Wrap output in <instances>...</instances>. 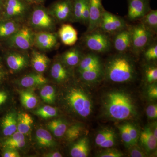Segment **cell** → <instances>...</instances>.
<instances>
[{"label": "cell", "mask_w": 157, "mask_h": 157, "mask_svg": "<svg viewBox=\"0 0 157 157\" xmlns=\"http://www.w3.org/2000/svg\"><path fill=\"white\" fill-rule=\"evenodd\" d=\"M104 104L106 113L113 119L128 120L136 114L133 99L124 92L113 91L108 93L104 98Z\"/></svg>", "instance_id": "6da1fadb"}, {"label": "cell", "mask_w": 157, "mask_h": 157, "mask_svg": "<svg viewBox=\"0 0 157 157\" xmlns=\"http://www.w3.org/2000/svg\"><path fill=\"white\" fill-rule=\"evenodd\" d=\"M104 74L113 82H128L134 79L136 75L135 62L128 55L119 53L107 61Z\"/></svg>", "instance_id": "7a4b0ae2"}, {"label": "cell", "mask_w": 157, "mask_h": 157, "mask_svg": "<svg viewBox=\"0 0 157 157\" xmlns=\"http://www.w3.org/2000/svg\"><path fill=\"white\" fill-rule=\"evenodd\" d=\"M66 101L71 109L82 117L89 116L92 111V101L89 95L81 89L71 88L66 97Z\"/></svg>", "instance_id": "3957f363"}, {"label": "cell", "mask_w": 157, "mask_h": 157, "mask_svg": "<svg viewBox=\"0 0 157 157\" xmlns=\"http://www.w3.org/2000/svg\"><path fill=\"white\" fill-rule=\"evenodd\" d=\"M82 39L86 47L94 53L108 52L112 46V42L109 35L100 29L86 33Z\"/></svg>", "instance_id": "277c9868"}, {"label": "cell", "mask_w": 157, "mask_h": 157, "mask_svg": "<svg viewBox=\"0 0 157 157\" xmlns=\"http://www.w3.org/2000/svg\"><path fill=\"white\" fill-rule=\"evenodd\" d=\"M35 5L30 17L31 27L40 31H53L55 28V19L42 4Z\"/></svg>", "instance_id": "5b68a950"}, {"label": "cell", "mask_w": 157, "mask_h": 157, "mask_svg": "<svg viewBox=\"0 0 157 157\" xmlns=\"http://www.w3.org/2000/svg\"><path fill=\"white\" fill-rule=\"evenodd\" d=\"M131 33L132 45L131 50L135 54L142 53L153 41L154 36L141 23L129 27Z\"/></svg>", "instance_id": "8992f818"}, {"label": "cell", "mask_w": 157, "mask_h": 157, "mask_svg": "<svg viewBox=\"0 0 157 157\" xmlns=\"http://www.w3.org/2000/svg\"><path fill=\"white\" fill-rule=\"evenodd\" d=\"M31 6L24 0H4L0 11V20L20 21L27 13Z\"/></svg>", "instance_id": "52a82bcc"}, {"label": "cell", "mask_w": 157, "mask_h": 157, "mask_svg": "<svg viewBox=\"0 0 157 157\" xmlns=\"http://www.w3.org/2000/svg\"><path fill=\"white\" fill-rule=\"evenodd\" d=\"M35 33L27 26H21L18 31L7 39V43L11 48L25 51L34 45Z\"/></svg>", "instance_id": "ba28073f"}, {"label": "cell", "mask_w": 157, "mask_h": 157, "mask_svg": "<svg viewBox=\"0 0 157 157\" xmlns=\"http://www.w3.org/2000/svg\"><path fill=\"white\" fill-rule=\"evenodd\" d=\"M128 27L123 18L105 10L99 29L108 35H114Z\"/></svg>", "instance_id": "9c48e42d"}, {"label": "cell", "mask_w": 157, "mask_h": 157, "mask_svg": "<svg viewBox=\"0 0 157 157\" xmlns=\"http://www.w3.org/2000/svg\"><path fill=\"white\" fill-rule=\"evenodd\" d=\"M50 15L60 22L71 21L73 0H57L48 9Z\"/></svg>", "instance_id": "30bf717a"}, {"label": "cell", "mask_w": 157, "mask_h": 157, "mask_svg": "<svg viewBox=\"0 0 157 157\" xmlns=\"http://www.w3.org/2000/svg\"><path fill=\"white\" fill-rule=\"evenodd\" d=\"M102 0H89V13L87 29L86 33L99 28L104 10Z\"/></svg>", "instance_id": "8fae6325"}, {"label": "cell", "mask_w": 157, "mask_h": 157, "mask_svg": "<svg viewBox=\"0 0 157 157\" xmlns=\"http://www.w3.org/2000/svg\"><path fill=\"white\" fill-rule=\"evenodd\" d=\"M128 17L131 21L139 20L151 10L150 0H127Z\"/></svg>", "instance_id": "7c38bea8"}, {"label": "cell", "mask_w": 157, "mask_h": 157, "mask_svg": "<svg viewBox=\"0 0 157 157\" xmlns=\"http://www.w3.org/2000/svg\"><path fill=\"white\" fill-rule=\"evenodd\" d=\"M58 35L48 31H40L35 34L34 45L39 49L49 50L56 47Z\"/></svg>", "instance_id": "4fadbf2b"}, {"label": "cell", "mask_w": 157, "mask_h": 157, "mask_svg": "<svg viewBox=\"0 0 157 157\" xmlns=\"http://www.w3.org/2000/svg\"><path fill=\"white\" fill-rule=\"evenodd\" d=\"M6 61L8 67L13 72H18L27 67L28 56L18 52H10L6 56Z\"/></svg>", "instance_id": "5bb4252c"}, {"label": "cell", "mask_w": 157, "mask_h": 157, "mask_svg": "<svg viewBox=\"0 0 157 157\" xmlns=\"http://www.w3.org/2000/svg\"><path fill=\"white\" fill-rule=\"evenodd\" d=\"M112 42L115 50L119 53H126L131 50L132 39L129 27L114 34Z\"/></svg>", "instance_id": "9a60e30c"}, {"label": "cell", "mask_w": 157, "mask_h": 157, "mask_svg": "<svg viewBox=\"0 0 157 157\" xmlns=\"http://www.w3.org/2000/svg\"><path fill=\"white\" fill-rule=\"evenodd\" d=\"M17 131V116L16 113L11 111L7 113L0 119V133L2 138L9 137Z\"/></svg>", "instance_id": "2e32d148"}, {"label": "cell", "mask_w": 157, "mask_h": 157, "mask_svg": "<svg viewBox=\"0 0 157 157\" xmlns=\"http://www.w3.org/2000/svg\"><path fill=\"white\" fill-rule=\"evenodd\" d=\"M84 55L80 48L74 47L62 54L60 60L67 67H73L78 66Z\"/></svg>", "instance_id": "e0dca14e"}, {"label": "cell", "mask_w": 157, "mask_h": 157, "mask_svg": "<svg viewBox=\"0 0 157 157\" xmlns=\"http://www.w3.org/2000/svg\"><path fill=\"white\" fill-rule=\"evenodd\" d=\"M24 135L17 131L9 137L0 139V148L17 150L25 146Z\"/></svg>", "instance_id": "ac0fdd59"}, {"label": "cell", "mask_w": 157, "mask_h": 157, "mask_svg": "<svg viewBox=\"0 0 157 157\" xmlns=\"http://www.w3.org/2000/svg\"><path fill=\"white\" fill-rule=\"evenodd\" d=\"M58 36L62 43L67 46H73L78 40L77 31L69 24H64L61 26Z\"/></svg>", "instance_id": "d6986e66"}, {"label": "cell", "mask_w": 157, "mask_h": 157, "mask_svg": "<svg viewBox=\"0 0 157 157\" xmlns=\"http://www.w3.org/2000/svg\"><path fill=\"white\" fill-rule=\"evenodd\" d=\"M20 21L0 20V40H7L21 27Z\"/></svg>", "instance_id": "ffe728a7"}, {"label": "cell", "mask_w": 157, "mask_h": 157, "mask_svg": "<svg viewBox=\"0 0 157 157\" xmlns=\"http://www.w3.org/2000/svg\"><path fill=\"white\" fill-rule=\"evenodd\" d=\"M96 144L103 148H110L114 146L116 142V135L111 129L104 128L100 131L95 140Z\"/></svg>", "instance_id": "44dd1931"}, {"label": "cell", "mask_w": 157, "mask_h": 157, "mask_svg": "<svg viewBox=\"0 0 157 157\" xmlns=\"http://www.w3.org/2000/svg\"><path fill=\"white\" fill-rule=\"evenodd\" d=\"M60 60L55 62L51 69V75L57 82L67 81L70 76V70Z\"/></svg>", "instance_id": "7402d4cb"}, {"label": "cell", "mask_w": 157, "mask_h": 157, "mask_svg": "<svg viewBox=\"0 0 157 157\" xmlns=\"http://www.w3.org/2000/svg\"><path fill=\"white\" fill-rule=\"evenodd\" d=\"M50 60L44 54L34 51L32 52L31 63L32 67L37 73H42L48 67Z\"/></svg>", "instance_id": "603a6c76"}, {"label": "cell", "mask_w": 157, "mask_h": 157, "mask_svg": "<svg viewBox=\"0 0 157 157\" xmlns=\"http://www.w3.org/2000/svg\"><path fill=\"white\" fill-rule=\"evenodd\" d=\"M47 81V78L42 73H30L23 76L20 80L19 83L22 87L31 88L43 85Z\"/></svg>", "instance_id": "cb8c5ba5"}, {"label": "cell", "mask_w": 157, "mask_h": 157, "mask_svg": "<svg viewBox=\"0 0 157 157\" xmlns=\"http://www.w3.org/2000/svg\"><path fill=\"white\" fill-rule=\"evenodd\" d=\"M102 66L100 56L94 52L84 54L78 65V72L90 70Z\"/></svg>", "instance_id": "d4e9b609"}, {"label": "cell", "mask_w": 157, "mask_h": 157, "mask_svg": "<svg viewBox=\"0 0 157 157\" xmlns=\"http://www.w3.org/2000/svg\"><path fill=\"white\" fill-rule=\"evenodd\" d=\"M140 142L147 152L153 151L157 148V139L150 127H145L140 136Z\"/></svg>", "instance_id": "484cf974"}, {"label": "cell", "mask_w": 157, "mask_h": 157, "mask_svg": "<svg viewBox=\"0 0 157 157\" xmlns=\"http://www.w3.org/2000/svg\"><path fill=\"white\" fill-rule=\"evenodd\" d=\"M89 152V140L85 137L79 139L73 144L70 151V155L73 157H86Z\"/></svg>", "instance_id": "4316f807"}, {"label": "cell", "mask_w": 157, "mask_h": 157, "mask_svg": "<svg viewBox=\"0 0 157 157\" xmlns=\"http://www.w3.org/2000/svg\"><path fill=\"white\" fill-rule=\"evenodd\" d=\"M80 78L87 83H93L99 81L104 74L103 66L78 72Z\"/></svg>", "instance_id": "83f0119b"}, {"label": "cell", "mask_w": 157, "mask_h": 157, "mask_svg": "<svg viewBox=\"0 0 157 157\" xmlns=\"http://www.w3.org/2000/svg\"><path fill=\"white\" fill-rule=\"evenodd\" d=\"M36 139L38 145L42 147H53L55 142L50 133L44 129L39 128L36 132Z\"/></svg>", "instance_id": "f1b7e54d"}, {"label": "cell", "mask_w": 157, "mask_h": 157, "mask_svg": "<svg viewBox=\"0 0 157 157\" xmlns=\"http://www.w3.org/2000/svg\"><path fill=\"white\" fill-rule=\"evenodd\" d=\"M33 124L32 117L26 113H21L17 117V131L24 135L29 132Z\"/></svg>", "instance_id": "f546056e"}, {"label": "cell", "mask_w": 157, "mask_h": 157, "mask_svg": "<svg viewBox=\"0 0 157 157\" xmlns=\"http://www.w3.org/2000/svg\"><path fill=\"white\" fill-rule=\"evenodd\" d=\"M141 23L155 35L157 33V11L150 10L140 20Z\"/></svg>", "instance_id": "4dcf8cb0"}, {"label": "cell", "mask_w": 157, "mask_h": 157, "mask_svg": "<svg viewBox=\"0 0 157 157\" xmlns=\"http://www.w3.org/2000/svg\"><path fill=\"white\" fill-rule=\"evenodd\" d=\"M20 100L23 106L27 109L35 108L38 104V99L33 91L22 90L19 92Z\"/></svg>", "instance_id": "1f68e13d"}, {"label": "cell", "mask_w": 157, "mask_h": 157, "mask_svg": "<svg viewBox=\"0 0 157 157\" xmlns=\"http://www.w3.org/2000/svg\"><path fill=\"white\" fill-rule=\"evenodd\" d=\"M47 128L57 137L63 136L67 130V124L61 119L54 120L47 124Z\"/></svg>", "instance_id": "d6a6232c"}, {"label": "cell", "mask_w": 157, "mask_h": 157, "mask_svg": "<svg viewBox=\"0 0 157 157\" xmlns=\"http://www.w3.org/2000/svg\"><path fill=\"white\" fill-rule=\"evenodd\" d=\"M87 0H73V11L71 21L81 22L82 14Z\"/></svg>", "instance_id": "836d02e7"}, {"label": "cell", "mask_w": 157, "mask_h": 157, "mask_svg": "<svg viewBox=\"0 0 157 157\" xmlns=\"http://www.w3.org/2000/svg\"><path fill=\"white\" fill-rule=\"evenodd\" d=\"M40 96L42 100L45 103L53 104L56 100L55 90L51 86H45L41 90Z\"/></svg>", "instance_id": "e575fe53"}, {"label": "cell", "mask_w": 157, "mask_h": 157, "mask_svg": "<svg viewBox=\"0 0 157 157\" xmlns=\"http://www.w3.org/2000/svg\"><path fill=\"white\" fill-rule=\"evenodd\" d=\"M144 57L147 62L156 61L157 59V44L156 41H152L144 50Z\"/></svg>", "instance_id": "d590c367"}, {"label": "cell", "mask_w": 157, "mask_h": 157, "mask_svg": "<svg viewBox=\"0 0 157 157\" xmlns=\"http://www.w3.org/2000/svg\"><path fill=\"white\" fill-rule=\"evenodd\" d=\"M35 113L42 118H50L57 115L58 110L55 107L46 105L37 109Z\"/></svg>", "instance_id": "8d00e7d4"}, {"label": "cell", "mask_w": 157, "mask_h": 157, "mask_svg": "<svg viewBox=\"0 0 157 157\" xmlns=\"http://www.w3.org/2000/svg\"><path fill=\"white\" fill-rule=\"evenodd\" d=\"M83 128L80 125L75 124L67 129L65 135L69 141H74L81 135Z\"/></svg>", "instance_id": "74e56055"}, {"label": "cell", "mask_w": 157, "mask_h": 157, "mask_svg": "<svg viewBox=\"0 0 157 157\" xmlns=\"http://www.w3.org/2000/svg\"><path fill=\"white\" fill-rule=\"evenodd\" d=\"M144 77L150 84L155 83L157 80V68L155 65H148L145 67Z\"/></svg>", "instance_id": "f35d334b"}, {"label": "cell", "mask_w": 157, "mask_h": 157, "mask_svg": "<svg viewBox=\"0 0 157 157\" xmlns=\"http://www.w3.org/2000/svg\"><path fill=\"white\" fill-rule=\"evenodd\" d=\"M118 129L120 132L122 139L126 146L128 147H130L134 145L131 136L129 134L127 124L121 125L118 127Z\"/></svg>", "instance_id": "ab89813d"}, {"label": "cell", "mask_w": 157, "mask_h": 157, "mask_svg": "<svg viewBox=\"0 0 157 157\" xmlns=\"http://www.w3.org/2000/svg\"><path fill=\"white\" fill-rule=\"evenodd\" d=\"M121 152L117 149L113 148H107L101 153L98 157H121L123 156Z\"/></svg>", "instance_id": "60d3db41"}, {"label": "cell", "mask_w": 157, "mask_h": 157, "mask_svg": "<svg viewBox=\"0 0 157 157\" xmlns=\"http://www.w3.org/2000/svg\"><path fill=\"white\" fill-rule=\"evenodd\" d=\"M126 124L127 128L128 130L129 134L132 138V141H133L134 145H135L138 141V138H139L138 130H137V128L133 124L131 123H127Z\"/></svg>", "instance_id": "b9f144b4"}, {"label": "cell", "mask_w": 157, "mask_h": 157, "mask_svg": "<svg viewBox=\"0 0 157 157\" xmlns=\"http://www.w3.org/2000/svg\"><path fill=\"white\" fill-rule=\"evenodd\" d=\"M136 145V144H135ZM130 151V155L132 157H146V155L143 151L138 147L133 145L131 147Z\"/></svg>", "instance_id": "7bdbcfd3"}, {"label": "cell", "mask_w": 157, "mask_h": 157, "mask_svg": "<svg viewBox=\"0 0 157 157\" xmlns=\"http://www.w3.org/2000/svg\"><path fill=\"white\" fill-rule=\"evenodd\" d=\"M147 117L151 119H155L157 118V106L156 104L149 105L146 109Z\"/></svg>", "instance_id": "ee69618b"}, {"label": "cell", "mask_w": 157, "mask_h": 157, "mask_svg": "<svg viewBox=\"0 0 157 157\" xmlns=\"http://www.w3.org/2000/svg\"><path fill=\"white\" fill-rule=\"evenodd\" d=\"M1 155L2 157H20L19 152L17 150L13 149H2Z\"/></svg>", "instance_id": "f6af8a7d"}, {"label": "cell", "mask_w": 157, "mask_h": 157, "mask_svg": "<svg viewBox=\"0 0 157 157\" xmlns=\"http://www.w3.org/2000/svg\"><path fill=\"white\" fill-rule=\"evenodd\" d=\"M9 98V94L6 90L0 89V109L6 104Z\"/></svg>", "instance_id": "bcb514c9"}, {"label": "cell", "mask_w": 157, "mask_h": 157, "mask_svg": "<svg viewBox=\"0 0 157 157\" xmlns=\"http://www.w3.org/2000/svg\"><path fill=\"white\" fill-rule=\"evenodd\" d=\"M147 94L150 98L156 99L157 98V87L155 83H152L148 88Z\"/></svg>", "instance_id": "7dc6e473"}, {"label": "cell", "mask_w": 157, "mask_h": 157, "mask_svg": "<svg viewBox=\"0 0 157 157\" xmlns=\"http://www.w3.org/2000/svg\"><path fill=\"white\" fill-rule=\"evenodd\" d=\"M7 76V73L4 70L2 66L0 64V85L2 84L3 82L5 81Z\"/></svg>", "instance_id": "c3c4849f"}, {"label": "cell", "mask_w": 157, "mask_h": 157, "mask_svg": "<svg viewBox=\"0 0 157 157\" xmlns=\"http://www.w3.org/2000/svg\"><path fill=\"white\" fill-rule=\"evenodd\" d=\"M45 157H63L61 154L59 152H54L45 155Z\"/></svg>", "instance_id": "681fc988"}, {"label": "cell", "mask_w": 157, "mask_h": 157, "mask_svg": "<svg viewBox=\"0 0 157 157\" xmlns=\"http://www.w3.org/2000/svg\"><path fill=\"white\" fill-rule=\"evenodd\" d=\"M151 131L155 137L157 139V128L156 124V125H155L153 129H151Z\"/></svg>", "instance_id": "f907efd6"}, {"label": "cell", "mask_w": 157, "mask_h": 157, "mask_svg": "<svg viewBox=\"0 0 157 157\" xmlns=\"http://www.w3.org/2000/svg\"><path fill=\"white\" fill-rule=\"evenodd\" d=\"M24 1H25V2L30 5L37 4L36 0H24Z\"/></svg>", "instance_id": "816d5d0a"}, {"label": "cell", "mask_w": 157, "mask_h": 157, "mask_svg": "<svg viewBox=\"0 0 157 157\" xmlns=\"http://www.w3.org/2000/svg\"><path fill=\"white\" fill-rule=\"evenodd\" d=\"M45 0H36L37 4H42L45 2Z\"/></svg>", "instance_id": "f5cc1de1"}, {"label": "cell", "mask_w": 157, "mask_h": 157, "mask_svg": "<svg viewBox=\"0 0 157 157\" xmlns=\"http://www.w3.org/2000/svg\"><path fill=\"white\" fill-rule=\"evenodd\" d=\"M4 0H0V11H1V9L2 7L3 2H4Z\"/></svg>", "instance_id": "db71d44e"}]
</instances>
